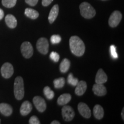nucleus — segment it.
I'll return each instance as SVG.
<instances>
[{
	"label": "nucleus",
	"instance_id": "6e6552de",
	"mask_svg": "<svg viewBox=\"0 0 124 124\" xmlns=\"http://www.w3.org/2000/svg\"><path fill=\"white\" fill-rule=\"evenodd\" d=\"M14 72L13 67L12 64L9 63H4L1 67V75L4 78L8 79L13 75Z\"/></svg>",
	"mask_w": 124,
	"mask_h": 124
},
{
	"label": "nucleus",
	"instance_id": "4be33fe9",
	"mask_svg": "<svg viewBox=\"0 0 124 124\" xmlns=\"http://www.w3.org/2000/svg\"><path fill=\"white\" fill-rule=\"evenodd\" d=\"M66 80L64 78H59L54 80V87L56 89H61L64 86Z\"/></svg>",
	"mask_w": 124,
	"mask_h": 124
},
{
	"label": "nucleus",
	"instance_id": "ddd939ff",
	"mask_svg": "<svg viewBox=\"0 0 124 124\" xmlns=\"http://www.w3.org/2000/svg\"><path fill=\"white\" fill-rule=\"evenodd\" d=\"M32 110V105L28 101H24L21 105V108H20V113L23 116H27L31 113V111Z\"/></svg>",
	"mask_w": 124,
	"mask_h": 124
},
{
	"label": "nucleus",
	"instance_id": "f3484780",
	"mask_svg": "<svg viewBox=\"0 0 124 124\" xmlns=\"http://www.w3.org/2000/svg\"><path fill=\"white\" fill-rule=\"evenodd\" d=\"M5 23L7 26L10 28L13 29L17 27V21L13 15H8L5 17Z\"/></svg>",
	"mask_w": 124,
	"mask_h": 124
},
{
	"label": "nucleus",
	"instance_id": "f8f14e48",
	"mask_svg": "<svg viewBox=\"0 0 124 124\" xmlns=\"http://www.w3.org/2000/svg\"><path fill=\"white\" fill-rule=\"evenodd\" d=\"M87 89V83L83 80L79 81L78 84L76 85L75 93L78 96H81L84 94Z\"/></svg>",
	"mask_w": 124,
	"mask_h": 124
},
{
	"label": "nucleus",
	"instance_id": "a211bd4d",
	"mask_svg": "<svg viewBox=\"0 0 124 124\" xmlns=\"http://www.w3.org/2000/svg\"><path fill=\"white\" fill-rule=\"evenodd\" d=\"M94 116L98 120H101L104 116V110L102 107L100 105H96L93 108Z\"/></svg>",
	"mask_w": 124,
	"mask_h": 124
},
{
	"label": "nucleus",
	"instance_id": "c9c22d12",
	"mask_svg": "<svg viewBox=\"0 0 124 124\" xmlns=\"http://www.w3.org/2000/svg\"><path fill=\"white\" fill-rule=\"evenodd\" d=\"M102 1H105V0H102Z\"/></svg>",
	"mask_w": 124,
	"mask_h": 124
},
{
	"label": "nucleus",
	"instance_id": "7c9ffc66",
	"mask_svg": "<svg viewBox=\"0 0 124 124\" xmlns=\"http://www.w3.org/2000/svg\"><path fill=\"white\" fill-rule=\"evenodd\" d=\"M54 0H42V5L44 7H47L52 3Z\"/></svg>",
	"mask_w": 124,
	"mask_h": 124
},
{
	"label": "nucleus",
	"instance_id": "6ab92c4d",
	"mask_svg": "<svg viewBox=\"0 0 124 124\" xmlns=\"http://www.w3.org/2000/svg\"><path fill=\"white\" fill-rule=\"evenodd\" d=\"M71 100V95L70 94H63L60 96L58 98V101H57V103H58V105H66L67 103H68Z\"/></svg>",
	"mask_w": 124,
	"mask_h": 124
},
{
	"label": "nucleus",
	"instance_id": "f257e3e1",
	"mask_svg": "<svg viewBox=\"0 0 124 124\" xmlns=\"http://www.w3.org/2000/svg\"><path fill=\"white\" fill-rule=\"evenodd\" d=\"M70 48L74 55L82 56L85 52V45L80 38L77 36H71L70 39Z\"/></svg>",
	"mask_w": 124,
	"mask_h": 124
},
{
	"label": "nucleus",
	"instance_id": "c756f323",
	"mask_svg": "<svg viewBox=\"0 0 124 124\" xmlns=\"http://www.w3.org/2000/svg\"><path fill=\"white\" fill-rule=\"evenodd\" d=\"M39 0H25V2L29 5L32 6V7H34V6L38 4Z\"/></svg>",
	"mask_w": 124,
	"mask_h": 124
},
{
	"label": "nucleus",
	"instance_id": "473e14b6",
	"mask_svg": "<svg viewBox=\"0 0 124 124\" xmlns=\"http://www.w3.org/2000/svg\"><path fill=\"white\" fill-rule=\"evenodd\" d=\"M51 124H60V123L59 121H53L52 122H51Z\"/></svg>",
	"mask_w": 124,
	"mask_h": 124
},
{
	"label": "nucleus",
	"instance_id": "a878e982",
	"mask_svg": "<svg viewBox=\"0 0 124 124\" xmlns=\"http://www.w3.org/2000/svg\"><path fill=\"white\" fill-rule=\"evenodd\" d=\"M61 37L58 35H54L51 38V42L53 44H58V43H59L61 41Z\"/></svg>",
	"mask_w": 124,
	"mask_h": 124
},
{
	"label": "nucleus",
	"instance_id": "423d86ee",
	"mask_svg": "<svg viewBox=\"0 0 124 124\" xmlns=\"http://www.w3.org/2000/svg\"><path fill=\"white\" fill-rule=\"evenodd\" d=\"M122 14L118 10H115L111 13L108 19V24L111 27H117L122 19Z\"/></svg>",
	"mask_w": 124,
	"mask_h": 124
},
{
	"label": "nucleus",
	"instance_id": "4468645a",
	"mask_svg": "<svg viewBox=\"0 0 124 124\" xmlns=\"http://www.w3.org/2000/svg\"><path fill=\"white\" fill-rule=\"evenodd\" d=\"M108 80V77L102 69H99L95 77V83L98 84H104Z\"/></svg>",
	"mask_w": 124,
	"mask_h": 124
},
{
	"label": "nucleus",
	"instance_id": "9d476101",
	"mask_svg": "<svg viewBox=\"0 0 124 124\" xmlns=\"http://www.w3.org/2000/svg\"><path fill=\"white\" fill-rule=\"evenodd\" d=\"M78 109L79 112L83 117L86 118H89L91 116V110L89 107L83 102H80L78 105Z\"/></svg>",
	"mask_w": 124,
	"mask_h": 124
},
{
	"label": "nucleus",
	"instance_id": "9b49d317",
	"mask_svg": "<svg viewBox=\"0 0 124 124\" xmlns=\"http://www.w3.org/2000/svg\"><path fill=\"white\" fill-rule=\"evenodd\" d=\"M93 91L96 95L100 96V97L106 95L107 93L106 88L103 84H98V83H96L93 85Z\"/></svg>",
	"mask_w": 124,
	"mask_h": 124
},
{
	"label": "nucleus",
	"instance_id": "dca6fc26",
	"mask_svg": "<svg viewBox=\"0 0 124 124\" xmlns=\"http://www.w3.org/2000/svg\"><path fill=\"white\" fill-rule=\"evenodd\" d=\"M59 6L58 5H55L51 9L48 16V21L50 24H52L56 19L59 14Z\"/></svg>",
	"mask_w": 124,
	"mask_h": 124
},
{
	"label": "nucleus",
	"instance_id": "412c9836",
	"mask_svg": "<svg viewBox=\"0 0 124 124\" xmlns=\"http://www.w3.org/2000/svg\"><path fill=\"white\" fill-rule=\"evenodd\" d=\"M71 63L68 59L65 58L62 60L60 64V70L63 73L67 72L70 67Z\"/></svg>",
	"mask_w": 124,
	"mask_h": 124
},
{
	"label": "nucleus",
	"instance_id": "2f4dec72",
	"mask_svg": "<svg viewBox=\"0 0 124 124\" xmlns=\"http://www.w3.org/2000/svg\"><path fill=\"white\" fill-rule=\"evenodd\" d=\"M4 16V12L2 9H0V20H2Z\"/></svg>",
	"mask_w": 124,
	"mask_h": 124
},
{
	"label": "nucleus",
	"instance_id": "c85d7f7f",
	"mask_svg": "<svg viewBox=\"0 0 124 124\" xmlns=\"http://www.w3.org/2000/svg\"><path fill=\"white\" fill-rule=\"evenodd\" d=\"M29 123L30 124H40V122L36 116H33L29 119Z\"/></svg>",
	"mask_w": 124,
	"mask_h": 124
},
{
	"label": "nucleus",
	"instance_id": "393cba45",
	"mask_svg": "<svg viewBox=\"0 0 124 124\" xmlns=\"http://www.w3.org/2000/svg\"><path fill=\"white\" fill-rule=\"evenodd\" d=\"M67 82L69 83V84L72 85L73 86H76V85L78 83L79 80L77 78H75L74 77L72 73H70L69 74V76H68Z\"/></svg>",
	"mask_w": 124,
	"mask_h": 124
},
{
	"label": "nucleus",
	"instance_id": "2eb2a0df",
	"mask_svg": "<svg viewBox=\"0 0 124 124\" xmlns=\"http://www.w3.org/2000/svg\"><path fill=\"white\" fill-rule=\"evenodd\" d=\"M13 109L10 105L5 103H0V113L5 116H10L12 114Z\"/></svg>",
	"mask_w": 124,
	"mask_h": 124
},
{
	"label": "nucleus",
	"instance_id": "1a4fd4ad",
	"mask_svg": "<svg viewBox=\"0 0 124 124\" xmlns=\"http://www.w3.org/2000/svg\"><path fill=\"white\" fill-rule=\"evenodd\" d=\"M33 102L34 105L39 112H44L46 108V101L42 97L40 96H36L33 98Z\"/></svg>",
	"mask_w": 124,
	"mask_h": 124
},
{
	"label": "nucleus",
	"instance_id": "aec40b11",
	"mask_svg": "<svg viewBox=\"0 0 124 124\" xmlns=\"http://www.w3.org/2000/svg\"><path fill=\"white\" fill-rule=\"evenodd\" d=\"M24 13L26 16L32 20L36 19L39 16V13H38L37 10L31 8H26L25 10Z\"/></svg>",
	"mask_w": 124,
	"mask_h": 124
},
{
	"label": "nucleus",
	"instance_id": "39448f33",
	"mask_svg": "<svg viewBox=\"0 0 124 124\" xmlns=\"http://www.w3.org/2000/svg\"><path fill=\"white\" fill-rule=\"evenodd\" d=\"M62 114L64 121H71L75 117V111L71 106L65 105L62 109Z\"/></svg>",
	"mask_w": 124,
	"mask_h": 124
},
{
	"label": "nucleus",
	"instance_id": "72a5a7b5",
	"mask_svg": "<svg viewBox=\"0 0 124 124\" xmlns=\"http://www.w3.org/2000/svg\"><path fill=\"white\" fill-rule=\"evenodd\" d=\"M121 116H122V120H124V108H123V109H122V110Z\"/></svg>",
	"mask_w": 124,
	"mask_h": 124
},
{
	"label": "nucleus",
	"instance_id": "bb28decb",
	"mask_svg": "<svg viewBox=\"0 0 124 124\" xmlns=\"http://www.w3.org/2000/svg\"><path fill=\"white\" fill-rule=\"evenodd\" d=\"M110 54L113 58L117 59L118 58V54L116 51V47L114 45H111L110 46Z\"/></svg>",
	"mask_w": 124,
	"mask_h": 124
},
{
	"label": "nucleus",
	"instance_id": "7ed1b4c3",
	"mask_svg": "<svg viewBox=\"0 0 124 124\" xmlns=\"http://www.w3.org/2000/svg\"><path fill=\"white\" fill-rule=\"evenodd\" d=\"M80 15L87 19H90L96 15L95 10L89 3L83 2L79 5Z\"/></svg>",
	"mask_w": 124,
	"mask_h": 124
},
{
	"label": "nucleus",
	"instance_id": "0eeeda50",
	"mask_svg": "<svg viewBox=\"0 0 124 124\" xmlns=\"http://www.w3.org/2000/svg\"><path fill=\"white\" fill-rule=\"evenodd\" d=\"M36 47L40 53L46 55L48 52V41L45 38H40L37 41Z\"/></svg>",
	"mask_w": 124,
	"mask_h": 124
},
{
	"label": "nucleus",
	"instance_id": "cd10ccee",
	"mask_svg": "<svg viewBox=\"0 0 124 124\" xmlns=\"http://www.w3.org/2000/svg\"><path fill=\"white\" fill-rule=\"evenodd\" d=\"M50 58L55 62H58L59 60L60 56L59 54L56 52H52L49 55Z\"/></svg>",
	"mask_w": 124,
	"mask_h": 124
},
{
	"label": "nucleus",
	"instance_id": "5701e85b",
	"mask_svg": "<svg viewBox=\"0 0 124 124\" xmlns=\"http://www.w3.org/2000/svg\"><path fill=\"white\" fill-rule=\"evenodd\" d=\"M43 92H44V94L45 96H46V97L47 99H48V100H52V99H53L54 95H55L54 91L48 86L45 87L44 88V90H43Z\"/></svg>",
	"mask_w": 124,
	"mask_h": 124
},
{
	"label": "nucleus",
	"instance_id": "f03ea898",
	"mask_svg": "<svg viewBox=\"0 0 124 124\" xmlns=\"http://www.w3.org/2000/svg\"><path fill=\"white\" fill-rule=\"evenodd\" d=\"M24 85L22 77H17L14 83V94L17 100H21L24 97Z\"/></svg>",
	"mask_w": 124,
	"mask_h": 124
},
{
	"label": "nucleus",
	"instance_id": "b1692460",
	"mask_svg": "<svg viewBox=\"0 0 124 124\" xmlns=\"http://www.w3.org/2000/svg\"><path fill=\"white\" fill-rule=\"evenodd\" d=\"M16 2L17 0H2V4L5 7L11 8L15 7Z\"/></svg>",
	"mask_w": 124,
	"mask_h": 124
},
{
	"label": "nucleus",
	"instance_id": "20e7f679",
	"mask_svg": "<svg viewBox=\"0 0 124 124\" xmlns=\"http://www.w3.org/2000/svg\"><path fill=\"white\" fill-rule=\"evenodd\" d=\"M21 51L23 56L26 59L32 57L33 54V48L31 43L25 41L21 46Z\"/></svg>",
	"mask_w": 124,
	"mask_h": 124
},
{
	"label": "nucleus",
	"instance_id": "f704fd0d",
	"mask_svg": "<svg viewBox=\"0 0 124 124\" xmlns=\"http://www.w3.org/2000/svg\"><path fill=\"white\" fill-rule=\"evenodd\" d=\"M0 123H1V120H0Z\"/></svg>",
	"mask_w": 124,
	"mask_h": 124
}]
</instances>
